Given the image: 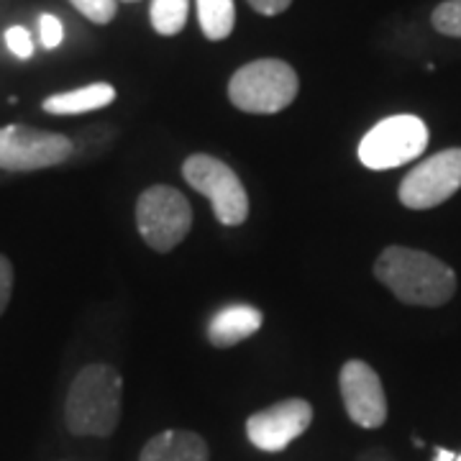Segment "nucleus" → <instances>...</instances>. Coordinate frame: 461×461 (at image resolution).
<instances>
[{
    "label": "nucleus",
    "instance_id": "obj_13",
    "mask_svg": "<svg viewBox=\"0 0 461 461\" xmlns=\"http://www.w3.org/2000/svg\"><path fill=\"white\" fill-rule=\"evenodd\" d=\"M115 100V87L108 83L85 85L80 90L59 93L44 100V111L54 115H77L105 108Z\"/></svg>",
    "mask_w": 461,
    "mask_h": 461
},
{
    "label": "nucleus",
    "instance_id": "obj_3",
    "mask_svg": "<svg viewBox=\"0 0 461 461\" xmlns=\"http://www.w3.org/2000/svg\"><path fill=\"white\" fill-rule=\"evenodd\" d=\"M297 75L282 59H254L233 72L230 103L244 113H280L297 95Z\"/></svg>",
    "mask_w": 461,
    "mask_h": 461
},
{
    "label": "nucleus",
    "instance_id": "obj_10",
    "mask_svg": "<svg viewBox=\"0 0 461 461\" xmlns=\"http://www.w3.org/2000/svg\"><path fill=\"white\" fill-rule=\"evenodd\" d=\"M339 387L348 418L362 429H379L387 420V397L382 379L366 362L351 359L341 366Z\"/></svg>",
    "mask_w": 461,
    "mask_h": 461
},
{
    "label": "nucleus",
    "instance_id": "obj_7",
    "mask_svg": "<svg viewBox=\"0 0 461 461\" xmlns=\"http://www.w3.org/2000/svg\"><path fill=\"white\" fill-rule=\"evenodd\" d=\"M461 187V149H444L415 165L400 182V203L411 211H429Z\"/></svg>",
    "mask_w": 461,
    "mask_h": 461
},
{
    "label": "nucleus",
    "instance_id": "obj_15",
    "mask_svg": "<svg viewBox=\"0 0 461 461\" xmlns=\"http://www.w3.org/2000/svg\"><path fill=\"white\" fill-rule=\"evenodd\" d=\"M187 11H190V0H151L149 16L154 32L162 36L180 33L187 23Z\"/></svg>",
    "mask_w": 461,
    "mask_h": 461
},
{
    "label": "nucleus",
    "instance_id": "obj_8",
    "mask_svg": "<svg viewBox=\"0 0 461 461\" xmlns=\"http://www.w3.org/2000/svg\"><path fill=\"white\" fill-rule=\"evenodd\" d=\"M72 141L62 133L39 131L29 126L0 129V169L33 172L67 162L72 157Z\"/></svg>",
    "mask_w": 461,
    "mask_h": 461
},
{
    "label": "nucleus",
    "instance_id": "obj_9",
    "mask_svg": "<svg viewBox=\"0 0 461 461\" xmlns=\"http://www.w3.org/2000/svg\"><path fill=\"white\" fill-rule=\"evenodd\" d=\"M313 420V408L308 400L290 397L275 402L264 411L254 412L247 420V436L251 444L262 451H282L295 441L297 436H303Z\"/></svg>",
    "mask_w": 461,
    "mask_h": 461
},
{
    "label": "nucleus",
    "instance_id": "obj_18",
    "mask_svg": "<svg viewBox=\"0 0 461 461\" xmlns=\"http://www.w3.org/2000/svg\"><path fill=\"white\" fill-rule=\"evenodd\" d=\"M39 39H41V47L44 50H57L65 39V26L62 21L51 14H44L39 18Z\"/></svg>",
    "mask_w": 461,
    "mask_h": 461
},
{
    "label": "nucleus",
    "instance_id": "obj_22",
    "mask_svg": "<svg viewBox=\"0 0 461 461\" xmlns=\"http://www.w3.org/2000/svg\"><path fill=\"white\" fill-rule=\"evenodd\" d=\"M433 461H456V454L446 451V448H436V459Z\"/></svg>",
    "mask_w": 461,
    "mask_h": 461
},
{
    "label": "nucleus",
    "instance_id": "obj_19",
    "mask_svg": "<svg viewBox=\"0 0 461 461\" xmlns=\"http://www.w3.org/2000/svg\"><path fill=\"white\" fill-rule=\"evenodd\" d=\"M5 44H8L11 54L18 57V59H29L33 54L32 33L26 32L23 26H11V29L5 32Z\"/></svg>",
    "mask_w": 461,
    "mask_h": 461
},
{
    "label": "nucleus",
    "instance_id": "obj_5",
    "mask_svg": "<svg viewBox=\"0 0 461 461\" xmlns=\"http://www.w3.org/2000/svg\"><path fill=\"white\" fill-rule=\"evenodd\" d=\"M429 147V126L418 115H390L359 144V159L369 169H395L418 159Z\"/></svg>",
    "mask_w": 461,
    "mask_h": 461
},
{
    "label": "nucleus",
    "instance_id": "obj_2",
    "mask_svg": "<svg viewBox=\"0 0 461 461\" xmlns=\"http://www.w3.org/2000/svg\"><path fill=\"white\" fill-rule=\"evenodd\" d=\"M123 379L111 364H90L75 377L65 402V420L75 436H111L121 420Z\"/></svg>",
    "mask_w": 461,
    "mask_h": 461
},
{
    "label": "nucleus",
    "instance_id": "obj_16",
    "mask_svg": "<svg viewBox=\"0 0 461 461\" xmlns=\"http://www.w3.org/2000/svg\"><path fill=\"white\" fill-rule=\"evenodd\" d=\"M430 23H433L436 32L444 33V36L461 39V0H446V3H441L433 11Z\"/></svg>",
    "mask_w": 461,
    "mask_h": 461
},
{
    "label": "nucleus",
    "instance_id": "obj_21",
    "mask_svg": "<svg viewBox=\"0 0 461 461\" xmlns=\"http://www.w3.org/2000/svg\"><path fill=\"white\" fill-rule=\"evenodd\" d=\"M293 0H249V5L262 14V16H277V14H285L290 8Z\"/></svg>",
    "mask_w": 461,
    "mask_h": 461
},
{
    "label": "nucleus",
    "instance_id": "obj_1",
    "mask_svg": "<svg viewBox=\"0 0 461 461\" xmlns=\"http://www.w3.org/2000/svg\"><path fill=\"white\" fill-rule=\"evenodd\" d=\"M375 277L408 305L438 308L456 293L454 269L418 249L387 247L375 262Z\"/></svg>",
    "mask_w": 461,
    "mask_h": 461
},
{
    "label": "nucleus",
    "instance_id": "obj_14",
    "mask_svg": "<svg viewBox=\"0 0 461 461\" xmlns=\"http://www.w3.org/2000/svg\"><path fill=\"white\" fill-rule=\"evenodd\" d=\"M198 21L211 41L229 39L236 23V5L233 0H198Z\"/></svg>",
    "mask_w": 461,
    "mask_h": 461
},
{
    "label": "nucleus",
    "instance_id": "obj_6",
    "mask_svg": "<svg viewBox=\"0 0 461 461\" xmlns=\"http://www.w3.org/2000/svg\"><path fill=\"white\" fill-rule=\"evenodd\" d=\"M182 175L213 205L215 218L223 226H239L249 215V195L244 182L226 162L215 159L211 154H193L185 159Z\"/></svg>",
    "mask_w": 461,
    "mask_h": 461
},
{
    "label": "nucleus",
    "instance_id": "obj_17",
    "mask_svg": "<svg viewBox=\"0 0 461 461\" xmlns=\"http://www.w3.org/2000/svg\"><path fill=\"white\" fill-rule=\"evenodd\" d=\"M69 3L93 23H111L118 8V0H69Z\"/></svg>",
    "mask_w": 461,
    "mask_h": 461
},
{
    "label": "nucleus",
    "instance_id": "obj_11",
    "mask_svg": "<svg viewBox=\"0 0 461 461\" xmlns=\"http://www.w3.org/2000/svg\"><path fill=\"white\" fill-rule=\"evenodd\" d=\"M262 311H257L254 305H247V303H236L213 315V321L208 326V339L218 348H229V346L254 336L262 329Z\"/></svg>",
    "mask_w": 461,
    "mask_h": 461
},
{
    "label": "nucleus",
    "instance_id": "obj_12",
    "mask_svg": "<svg viewBox=\"0 0 461 461\" xmlns=\"http://www.w3.org/2000/svg\"><path fill=\"white\" fill-rule=\"evenodd\" d=\"M139 461H208V446L193 430H162L141 448Z\"/></svg>",
    "mask_w": 461,
    "mask_h": 461
},
{
    "label": "nucleus",
    "instance_id": "obj_24",
    "mask_svg": "<svg viewBox=\"0 0 461 461\" xmlns=\"http://www.w3.org/2000/svg\"><path fill=\"white\" fill-rule=\"evenodd\" d=\"M126 3H133V0H126Z\"/></svg>",
    "mask_w": 461,
    "mask_h": 461
},
{
    "label": "nucleus",
    "instance_id": "obj_23",
    "mask_svg": "<svg viewBox=\"0 0 461 461\" xmlns=\"http://www.w3.org/2000/svg\"><path fill=\"white\" fill-rule=\"evenodd\" d=\"M456 461H461V454H459V456H456Z\"/></svg>",
    "mask_w": 461,
    "mask_h": 461
},
{
    "label": "nucleus",
    "instance_id": "obj_4",
    "mask_svg": "<svg viewBox=\"0 0 461 461\" xmlns=\"http://www.w3.org/2000/svg\"><path fill=\"white\" fill-rule=\"evenodd\" d=\"M193 226V208L180 190L154 185L136 203V229L149 247L167 254L182 244Z\"/></svg>",
    "mask_w": 461,
    "mask_h": 461
},
{
    "label": "nucleus",
    "instance_id": "obj_20",
    "mask_svg": "<svg viewBox=\"0 0 461 461\" xmlns=\"http://www.w3.org/2000/svg\"><path fill=\"white\" fill-rule=\"evenodd\" d=\"M11 293H14V267L0 254V315L8 308Z\"/></svg>",
    "mask_w": 461,
    "mask_h": 461
}]
</instances>
